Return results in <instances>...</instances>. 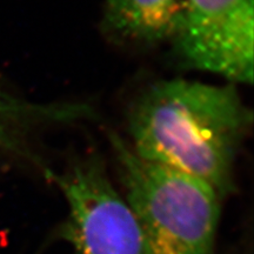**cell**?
I'll return each mask as SVG.
<instances>
[{
	"instance_id": "6da1fadb",
	"label": "cell",
	"mask_w": 254,
	"mask_h": 254,
	"mask_svg": "<svg viewBox=\"0 0 254 254\" xmlns=\"http://www.w3.org/2000/svg\"><path fill=\"white\" fill-rule=\"evenodd\" d=\"M251 123L233 85L160 81L132 105L129 146L142 159L207 183L222 198L233 190L237 152Z\"/></svg>"
},
{
	"instance_id": "7a4b0ae2",
	"label": "cell",
	"mask_w": 254,
	"mask_h": 254,
	"mask_svg": "<svg viewBox=\"0 0 254 254\" xmlns=\"http://www.w3.org/2000/svg\"><path fill=\"white\" fill-rule=\"evenodd\" d=\"M120 182L152 254H214L220 196L198 178L134 153L111 133Z\"/></svg>"
},
{
	"instance_id": "3957f363",
	"label": "cell",
	"mask_w": 254,
	"mask_h": 254,
	"mask_svg": "<svg viewBox=\"0 0 254 254\" xmlns=\"http://www.w3.org/2000/svg\"><path fill=\"white\" fill-rule=\"evenodd\" d=\"M45 173L68 205L64 236L74 254H152L135 215L99 159L77 160L63 173Z\"/></svg>"
},
{
	"instance_id": "277c9868",
	"label": "cell",
	"mask_w": 254,
	"mask_h": 254,
	"mask_svg": "<svg viewBox=\"0 0 254 254\" xmlns=\"http://www.w3.org/2000/svg\"><path fill=\"white\" fill-rule=\"evenodd\" d=\"M173 41L189 66L251 85L254 0H185Z\"/></svg>"
},
{
	"instance_id": "5b68a950",
	"label": "cell",
	"mask_w": 254,
	"mask_h": 254,
	"mask_svg": "<svg viewBox=\"0 0 254 254\" xmlns=\"http://www.w3.org/2000/svg\"><path fill=\"white\" fill-rule=\"evenodd\" d=\"M185 0H106L104 31L114 39L139 45L173 40Z\"/></svg>"
},
{
	"instance_id": "8992f818",
	"label": "cell",
	"mask_w": 254,
	"mask_h": 254,
	"mask_svg": "<svg viewBox=\"0 0 254 254\" xmlns=\"http://www.w3.org/2000/svg\"><path fill=\"white\" fill-rule=\"evenodd\" d=\"M92 107L80 103H32L0 87V158L33 160L27 148V134L46 124H67L93 119Z\"/></svg>"
}]
</instances>
